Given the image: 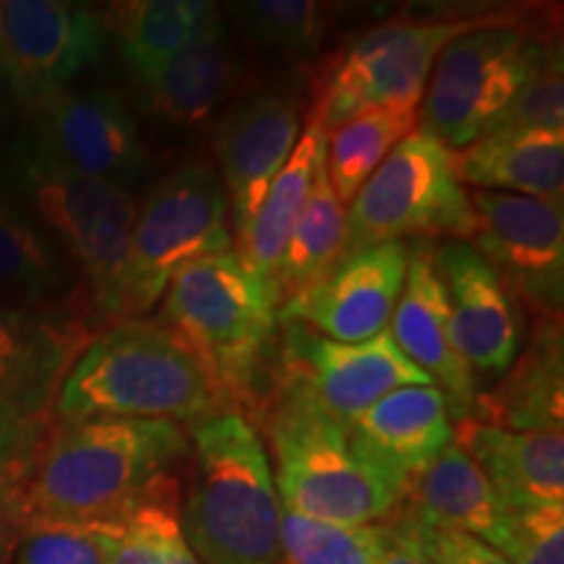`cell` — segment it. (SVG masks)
<instances>
[{
	"label": "cell",
	"instance_id": "cell-1",
	"mask_svg": "<svg viewBox=\"0 0 564 564\" xmlns=\"http://www.w3.org/2000/svg\"><path fill=\"white\" fill-rule=\"evenodd\" d=\"M192 453L188 432L165 419L61 423L34 463L30 525H116L165 484Z\"/></svg>",
	"mask_w": 564,
	"mask_h": 564
},
{
	"label": "cell",
	"instance_id": "cell-2",
	"mask_svg": "<svg viewBox=\"0 0 564 564\" xmlns=\"http://www.w3.org/2000/svg\"><path fill=\"white\" fill-rule=\"evenodd\" d=\"M282 510L333 525H373L403 510L405 484L371 453L352 421L316 405L274 373L257 398Z\"/></svg>",
	"mask_w": 564,
	"mask_h": 564
},
{
	"label": "cell",
	"instance_id": "cell-3",
	"mask_svg": "<svg viewBox=\"0 0 564 564\" xmlns=\"http://www.w3.org/2000/svg\"><path fill=\"white\" fill-rule=\"evenodd\" d=\"M53 408L61 423L165 419L196 426L236 411V400L165 322L121 319L91 337L63 379Z\"/></svg>",
	"mask_w": 564,
	"mask_h": 564
},
{
	"label": "cell",
	"instance_id": "cell-4",
	"mask_svg": "<svg viewBox=\"0 0 564 564\" xmlns=\"http://www.w3.org/2000/svg\"><path fill=\"white\" fill-rule=\"evenodd\" d=\"M181 528L202 564H282V502L253 423L225 411L188 432Z\"/></svg>",
	"mask_w": 564,
	"mask_h": 564
},
{
	"label": "cell",
	"instance_id": "cell-5",
	"mask_svg": "<svg viewBox=\"0 0 564 564\" xmlns=\"http://www.w3.org/2000/svg\"><path fill=\"white\" fill-rule=\"evenodd\" d=\"M9 183L19 204L87 278L91 306L121 319V295L137 207L129 192L89 178L47 154L30 133L9 154Z\"/></svg>",
	"mask_w": 564,
	"mask_h": 564
},
{
	"label": "cell",
	"instance_id": "cell-6",
	"mask_svg": "<svg viewBox=\"0 0 564 564\" xmlns=\"http://www.w3.org/2000/svg\"><path fill=\"white\" fill-rule=\"evenodd\" d=\"M278 308L230 249L196 259L167 282L160 322L199 352L238 405L257 398L278 340Z\"/></svg>",
	"mask_w": 564,
	"mask_h": 564
},
{
	"label": "cell",
	"instance_id": "cell-7",
	"mask_svg": "<svg viewBox=\"0 0 564 564\" xmlns=\"http://www.w3.org/2000/svg\"><path fill=\"white\" fill-rule=\"evenodd\" d=\"M474 232L476 212L453 152L415 126L345 209L343 257L390 241H470Z\"/></svg>",
	"mask_w": 564,
	"mask_h": 564
},
{
	"label": "cell",
	"instance_id": "cell-8",
	"mask_svg": "<svg viewBox=\"0 0 564 564\" xmlns=\"http://www.w3.org/2000/svg\"><path fill=\"white\" fill-rule=\"evenodd\" d=\"M507 13L403 17L371 26L322 74L312 121L329 133L364 110L419 112L426 82L444 47Z\"/></svg>",
	"mask_w": 564,
	"mask_h": 564
},
{
	"label": "cell",
	"instance_id": "cell-9",
	"mask_svg": "<svg viewBox=\"0 0 564 564\" xmlns=\"http://www.w3.org/2000/svg\"><path fill=\"white\" fill-rule=\"evenodd\" d=\"M507 17L460 34L436 58L423 91L419 129L449 152L481 139L494 118L544 68L554 45Z\"/></svg>",
	"mask_w": 564,
	"mask_h": 564
},
{
	"label": "cell",
	"instance_id": "cell-10",
	"mask_svg": "<svg viewBox=\"0 0 564 564\" xmlns=\"http://www.w3.org/2000/svg\"><path fill=\"white\" fill-rule=\"evenodd\" d=\"M230 249V209L220 178L207 165L178 167L147 194L133 217L121 319L150 314L183 267Z\"/></svg>",
	"mask_w": 564,
	"mask_h": 564
},
{
	"label": "cell",
	"instance_id": "cell-11",
	"mask_svg": "<svg viewBox=\"0 0 564 564\" xmlns=\"http://www.w3.org/2000/svg\"><path fill=\"white\" fill-rule=\"evenodd\" d=\"M274 345V373L343 421H356L400 387L434 384L429 373L400 352L390 329L364 343H337L306 324L282 322Z\"/></svg>",
	"mask_w": 564,
	"mask_h": 564
},
{
	"label": "cell",
	"instance_id": "cell-12",
	"mask_svg": "<svg viewBox=\"0 0 564 564\" xmlns=\"http://www.w3.org/2000/svg\"><path fill=\"white\" fill-rule=\"evenodd\" d=\"M470 204L476 212V232L468 243L489 262L512 299L533 316H562V199L474 192Z\"/></svg>",
	"mask_w": 564,
	"mask_h": 564
},
{
	"label": "cell",
	"instance_id": "cell-13",
	"mask_svg": "<svg viewBox=\"0 0 564 564\" xmlns=\"http://www.w3.org/2000/svg\"><path fill=\"white\" fill-rule=\"evenodd\" d=\"M100 47V19L82 6L0 0V76L26 108L37 110L66 91Z\"/></svg>",
	"mask_w": 564,
	"mask_h": 564
},
{
	"label": "cell",
	"instance_id": "cell-14",
	"mask_svg": "<svg viewBox=\"0 0 564 564\" xmlns=\"http://www.w3.org/2000/svg\"><path fill=\"white\" fill-rule=\"evenodd\" d=\"M30 137L70 171L123 192L150 173V154L137 123L112 91H61L34 110Z\"/></svg>",
	"mask_w": 564,
	"mask_h": 564
},
{
	"label": "cell",
	"instance_id": "cell-15",
	"mask_svg": "<svg viewBox=\"0 0 564 564\" xmlns=\"http://www.w3.org/2000/svg\"><path fill=\"white\" fill-rule=\"evenodd\" d=\"M408 274V243L348 253L306 291L278 308V324L299 322L329 340L364 343L390 327Z\"/></svg>",
	"mask_w": 564,
	"mask_h": 564
},
{
	"label": "cell",
	"instance_id": "cell-16",
	"mask_svg": "<svg viewBox=\"0 0 564 564\" xmlns=\"http://www.w3.org/2000/svg\"><path fill=\"white\" fill-rule=\"evenodd\" d=\"M303 133L301 102L282 91H251L225 112L215 154L228 196L232 243H241L259 204Z\"/></svg>",
	"mask_w": 564,
	"mask_h": 564
},
{
	"label": "cell",
	"instance_id": "cell-17",
	"mask_svg": "<svg viewBox=\"0 0 564 564\" xmlns=\"http://www.w3.org/2000/svg\"><path fill=\"white\" fill-rule=\"evenodd\" d=\"M434 267L457 356L476 379L502 377L520 352L518 301L468 241L434 246Z\"/></svg>",
	"mask_w": 564,
	"mask_h": 564
},
{
	"label": "cell",
	"instance_id": "cell-18",
	"mask_svg": "<svg viewBox=\"0 0 564 564\" xmlns=\"http://www.w3.org/2000/svg\"><path fill=\"white\" fill-rule=\"evenodd\" d=\"M390 335L400 352L432 377L447 398L449 415L470 419L478 379L463 364L449 333V308L434 267V241L408 243V274L390 319Z\"/></svg>",
	"mask_w": 564,
	"mask_h": 564
},
{
	"label": "cell",
	"instance_id": "cell-19",
	"mask_svg": "<svg viewBox=\"0 0 564 564\" xmlns=\"http://www.w3.org/2000/svg\"><path fill=\"white\" fill-rule=\"evenodd\" d=\"M70 314L0 299V398L51 415L63 379L89 345Z\"/></svg>",
	"mask_w": 564,
	"mask_h": 564
},
{
	"label": "cell",
	"instance_id": "cell-20",
	"mask_svg": "<svg viewBox=\"0 0 564 564\" xmlns=\"http://www.w3.org/2000/svg\"><path fill=\"white\" fill-rule=\"evenodd\" d=\"M455 442L478 463L510 512L564 505L562 432H510L465 419Z\"/></svg>",
	"mask_w": 564,
	"mask_h": 564
},
{
	"label": "cell",
	"instance_id": "cell-21",
	"mask_svg": "<svg viewBox=\"0 0 564 564\" xmlns=\"http://www.w3.org/2000/svg\"><path fill=\"white\" fill-rule=\"evenodd\" d=\"M470 419L510 432H562V316H535L525 350L502 373V382L478 394Z\"/></svg>",
	"mask_w": 564,
	"mask_h": 564
},
{
	"label": "cell",
	"instance_id": "cell-22",
	"mask_svg": "<svg viewBox=\"0 0 564 564\" xmlns=\"http://www.w3.org/2000/svg\"><path fill=\"white\" fill-rule=\"evenodd\" d=\"M243 79V61L220 11L183 51L162 63L150 87L154 116L194 129L209 121Z\"/></svg>",
	"mask_w": 564,
	"mask_h": 564
},
{
	"label": "cell",
	"instance_id": "cell-23",
	"mask_svg": "<svg viewBox=\"0 0 564 564\" xmlns=\"http://www.w3.org/2000/svg\"><path fill=\"white\" fill-rule=\"evenodd\" d=\"M352 426L405 489L455 442L447 398L434 384L400 387L384 394Z\"/></svg>",
	"mask_w": 564,
	"mask_h": 564
},
{
	"label": "cell",
	"instance_id": "cell-24",
	"mask_svg": "<svg viewBox=\"0 0 564 564\" xmlns=\"http://www.w3.org/2000/svg\"><path fill=\"white\" fill-rule=\"evenodd\" d=\"M457 181L476 192L562 199L564 131L505 129L453 152Z\"/></svg>",
	"mask_w": 564,
	"mask_h": 564
},
{
	"label": "cell",
	"instance_id": "cell-25",
	"mask_svg": "<svg viewBox=\"0 0 564 564\" xmlns=\"http://www.w3.org/2000/svg\"><path fill=\"white\" fill-rule=\"evenodd\" d=\"M403 505L419 523L465 533L486 546L497 544L510 514L478 463L457 442L415 476Z\"/></svg>",
	"mask_w": 564,
	"mask_h": 564
},
{
	"label": "cell",
	"instance_id": "cell-26",
	"mask_svg": "<svg viewBox=\"0 0 564 564\" xmlns=\"http://www.w3.org/2000/svg\"><path fill=\"white\" fill-rule=\"evenodd\" d=\"M324 165H327V133L319 123L312 121L303 129L299 144L282 165L278 178L272 181L264 202L259 204L243 241L232 246L238 259L249 267L253 278L270 288L272 295L282 251H285L288 238H291L295 223L303 215L316 175Z\"/></svg>",
	"mask_w": 564,
	"mask_h": 564
},
{
	"label": "cell",
	"instance_id": "cell-27",
	"mask_svg": "<svg viewBox=\"0 0 564 564\" xmlns=\"http://www.w3.org/2000/svg\"><path fill=\"white\" fill-rule=\"evenodd\" d=\"M70 278L66 253L13 194L0 192V299L40 306L68 291Z\"/></svg>",
	"mask_w": 564,
	"mask_h": 564
},
{
	"label": "cell",
	"instance_id": "cell-28",
	"mask_svg": "<svg viewBox=\"0 0 564 564\" xmlns=\"http://www.w3.org/2000/svg\"><path fill=\"white\" fill-rule=\"evenodd\" d=\"M215 13V6L202 0H133L112 6V26L126 61L150 84L162 63L183 51Z\"/></svg>",
	"mask_w": 564,
	"mask_h": 564
},
{
	"label": "cell",
	"instance_id": "cell-29",
	"mask_svg": "<svg viewBox=\"0 0 564 564\" xmlns=\"http://www.w3.org/2000/svg\"><path fill=\"white\" fill-rule=\"evenodd\" d=\"M343 249L345 204L337 199L327 165H324L274 274V295L280 306L333 270L343 259Z\"/></svg>",
	"mask_w": 564,
	"mask_h": 564
},
{
	"label": "cell",
	"instance_id": "cell-30",
	"mask_svg": "<svg viewBox=\"0 0 564 564\" xmlns=\"http://www.w3.org/2000/svg\"><path fill=\"white\" fill-rule=\"evenodd\" d=\"M230 9L246 45L282 63L314 55L337 19V6L316 0H249Z\"/></svg>",
	"mask_w": 564,
	"mask_h": 564
},
{
	"label": "cell",
	"instance_id": "cell-31",
	"mask_svg": "<svg viewBox=\"0 0 564 564\" xmlns=\"http://www.w3.org/2000/svg\"><path fill=\"white\" fill-rule=\"evenodd\" d=\"M419 126V112L364 110L327 133V175L337 199L350 204L394 147Z\"/></svg>",
	"mask_w": 564,
	"mask_h": 564
},
{
	"label": "cell",
	"instance_id": "cell-32",
	"mask_svg": "<svg viewBox=\"0 0 564 564\" xmlns=\"http://www.w3.org/2000/svg\"><path fill=\"white\" fill-rule=\"evenodd\" d=\"M110 564H202L181 528V486L165 484L118 523Z\"/></svg>",
	"mask_w": 564,
	"mask_h": 564
},
{
	"label": "cell",
	"instance_id": "cell-33",
	"mask_svg": "<svg viewBox=\"0 0 564 564\" xmlns=\"http://www.w3.org/2000/svg\"><path fill=\"white\" fill-rule=\"evenodd\" d=\"M282 564H377L373 525H333L282 510Z\"/></svg>",
	"mask_w": 564,
	"mask_h": 564
},
{
	"label": "cell",
	"instance_id": "cell-34",
	"mask_svg": "<svg viewBox=\"0 0 564 564\" xmlns=\"http://www.w3.org/2000/svg\"><path fill=\"white\" fill-rule=\"evenodd\" d=\"M118 523L30 525L11 564H110Z\"/></svg>",
	"mask_w": 564,
	"mask_h": 564
},
{
	"label": "cell",
	"instance_id": "cell-35",
	"mask_svg": "<svg viewBox=\"0 0 564 564\" xmlns=\"http://www.w3.org/2000/svg\"><path fill=\"white\" fill-rule=\"evenodd\" d=\"M491 549L510 564H564V505L510 512Z\"/></svg>",
	"mask_w": 564,
	"mask_h": 564
},
{
	"label": "cell",
	"instance_id": "cell-36",
	"mask_svg": "<svg viewBox=\"0 0 564 564\" xmlns=\"http://www.w3.org/2000/svg\"><path fill=\"white\" fill-rule=\"evenodd\" d=\"M505 129L564 131V68L560 45L549 55L544 68L494 118L486 133Z\"/></svg>",
	"mask_w": 564,
	"mask_h": 564
},
{
	"label": "cell",
	"instance_id": "cell-37",
	"mask_svg": "<svg viewBox=\"0 0 564 564\" xmlns=\"http://www.w3.org/2000/svg\"><path fill=\"white\" fill-rule=\"evenodd\" d=\"M51 436V415L0 398V465L32 470Z\"/></svg>",
	"mask_w": 564,
	"mask_h": 564
},
{
	"label": "cell",
	"instance_id": "cell-38",
	"mask_svg": "<svg viewBox=\"0 0 564 564\" xmlns=\"http://www.w3.org/2000/svg\"><path fill=\"white\" fill-rule=\"evenodd\" d=\"M32 470L0 465V564H11L21 535L30 528L26 486Z\"/></svg>",
	"mask_w": 564,
	"mask_h": 564
},
{
	"label": "cell",
	"instance_id": "cell-39",
	"mask_svg": "<svg viewBox=\"0 0 564 564\" xmlns=\"http://www.w3.org/2000/svg\"><path fill=\"white\" fill-rule=\"evenodd\" d=\"M377 533V564H432L413 518L398 510L384 523H373Z\"/></svg>",
	"mask_w": 564,
	"mask_h": 564
},
{
	"label": "cell",
	"instance_id": "cell-40",
	"mask_svg": "<svg viewBox=\"0 0 564 564\" xmlns=\"http://www.w3.org/2000/svg\"><path fill=\"white\" fill-rule=\"evenodd\" d=\"M413 523H415V531H419L421 544H423V549H426L432 564H484L481 554H478L481 541L470 539V535H465V533L423 525L415 518H413Z\"/></svg>",
	"mask_w": 564,
	"mask_h": 564
}]
</instances>
